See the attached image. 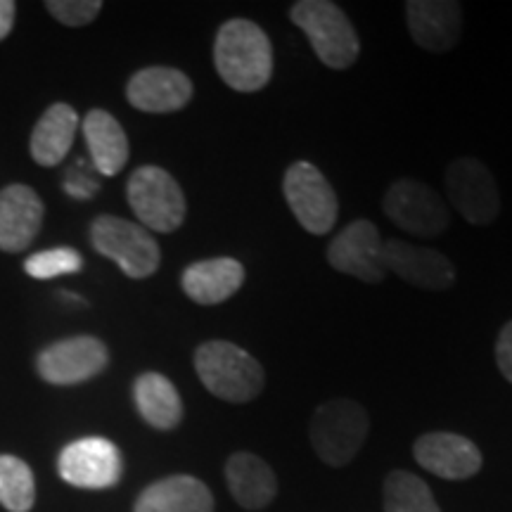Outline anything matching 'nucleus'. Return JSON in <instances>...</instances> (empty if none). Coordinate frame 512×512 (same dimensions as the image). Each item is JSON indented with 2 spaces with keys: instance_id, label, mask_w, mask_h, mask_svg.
Wrapping results in <instances>:
<instances>
[{
  "instance_id": "a878e982",
  "label": "nucleus",
  "mask_w": 512,
  "mask_h": 512,
  "mask_svg": "<svg viewBox=\"0 0 512 512\" xmlns=\"http://www.w3.org/2000/svg\"><path fill=\"white\" fill-rule=\"evenodd\" d=\"M81 266H83V259L76 249L57 247V249H46V252L29 256L27 264H24V271L36 280H50V278H57V275L81 271Z\"/></svg>"
},
{
  "instance_id": "1a4fd4ad",
  "label": "nucleus",
  "mask_w": 512,
  "mask_h": 512,
  "mask_svg": "<svg viewBox=\"0 0 512 512\" xmlns=\"http://www.w3.org/2000/svg\"><path fill=\"white\" fill-rule=\"evenodd\" d=\"M448 200L467 223L489 226L498 219L501 195L491 171L472 157H460L446 169Z\"/></svg>"
},
{
  "instance_id": "6ab92c4d",
  "label": "nucleus",
  "mask_w": 512,
  "mask_h": 512,
  "mask_svg": "<svg viewBox=\"0 0 512 512\" xmlns=\"http://www.w3.org/2000/svg\"><path fill=\"white\" fill-rule=\"evenodd\" d=\"M133 512H214V496L200 479L174 475L147 486Z\"/></svg>"
},
{
  "instance_id": "2eb2a0df",
  "label": "nucleus",
  "mask_w": 512,
  "mask_h": 512,
  "mask_svg": "<svg viewBox=\"0 0 512 512\" xmlns=\"http://www.w3.org/2000/svg\"><path fill=\"white\" fill-rule=\"evenodd\" d=\"M126 98L136 110L147 114L178 112L192 98V81L181 69L145 67L128 79Z\"/></svg>"
},
{
  "instance_id": "6e6552de",
  "label": "nucleus",
  "mask_w": 512,
  "mask_h": 512,
  "mask_svg": "<svg viewBox=\"0 0 512 512\" xmlns=\"http://www.w3.org/2000/svg\"><path fill=\"white\" fill-rule=\"evenodd\" d=\"M382 209L396 228L418 238H437L451 221L439 192L415 178H399L389 185V190L384 192Z\"/></svg>"
},
{
  "instance_id": "423d86ee",
  "label": "nucleus",
  "mask_w": 512,
  "mask_h": 512,
  "mask_svg": "<svg viewBox=\"0 0 512 512\" xmlns=\"http://www.w3.org/2000/svg\"><path fill=\"white\" fill-rule=\"evenodd\" d=\"M126 197L143 228L155 233H174L183 226L185 195L181 185L162 166H140L128 178Z\"/></svg>"
},
{
  "instance_id": "ddd939ff",
  "label": "nucleus",
  "mask_w": 512,
  "mask_h": 512,
  "mask_svg": "<svg viewBox=\"0 0 512 512\" xmlns=\"http://www.w3.org/2000/svg\"><path fill=\"white\" fill-rule=\"evenodd\" d=\"M384 266L420 290L444 292L456 283V268L446 254L403 240L384 242Z\"/></svg>"
},
{
  "instance_id": "c85d7f7f",
  "label": "nucleus",
  "mask_w": 512,
  "mask_h": 512,
  "mask_svg": "<svg viewBox=\"0 0 512 512\" xmlns=\"http://www.w3.org/2000/svg\"><path fill=\"white\" fill-rule=\"evenodd\" d=\"M67 192H69V195L79 197V200H86V197H91L93 192H98V183H93L91 178H86V176L69 174Z\"/></svg>"
},
{
  "instance_id": "bb28decb",
  "label": "nucleus",
  "mask_w": 512,
  "mask_h": 512,
  "mask_svg": "<svg viewBox=\"0 0 512 512\" xmlns=\"http://www.w3.org/2000/svg\"><path fill=\"white\" fill-rule=\"evenodd\" d=\"M46 10L64 27H86L100 15V0H48Z\"/></svg>"
},
{
  "instance_id": "c756f323",
  "label": "nucleus",
  "mask_w": 512,
  "mask_h": 512,
  "mask_svg": "<svg viewBox=\"0 0 512 512\" xmlns=\"http://www.w3.org/2000/svg\"><path fill=\"white\" fill-rule=\"evenodd\" d=\"M15 12L17 5L12 0H0V41L12 31V24H15Z\"/></svg>"
},
{
  "instance_id": "dca6fc26",
  "label": "nucleus",
  "mask_w": 512,
  "mask_h": 512,
  "mask_svg": "<svg viewBox=\"0 0 512 512\" xmlns=\"http://www.w3.org/2000/svg\"><path fill=\"white\" fill-rule=\"evenodd\" d=\"M413 456L427 472L441 479H467L482 470L475 441L453 432H430L415 441Z\"/></svg>"
},
{
  "instance_id": "5701e85b",
  "label": "nucleus",
  "mask_w": 512,
  "mask_h": 512,
  "mask_svg": "<svg viewBox=\"0 0 512 512\" xmlns=\"http://www.w3.org/2000/svg\"><path fill=\"white\" fill-rule=\"evenodd\" d=\"M138 413L155 430H174L183 420V401L174 382L162 373H143L133 384Z\"/></svg>"
},
{
  "instance_id": "f8f14e48",
  "label": "nucleus",
  "mask_w": 512,
  "mask_h": 512,
  "mask_svg": "<svg viewBox=\"0 0 512 512\" xmlns=\"http://www.w3.org/2000/svg\"><path fill=\"white\" fill-rule=\"evenodd\" d=\"M57 470L67 484L79 489H110L121 479V453L110 439L86 437L64 446Z\"/></svg>"
},
{
  "instance_id": "b1692460",
  "label": "nucleus",
  "mask_w": 512,
  "mask_h": 512,
  "mask_svg": "<svg viewBox=\"0 0 512 512\" xmlns=\"http://www.w3.org/2000/svg\"><path fill=\"white\" fill-rule=\"evenodd\" d=\"M384 512H441L430 486L413 472L394 470L384 482Z\"/></svg>"
},
{
  "instance_id": "4be33fe9",
  "label": "nucleus",
  "mask_w": 512,
  "mask_h": 512,
  "mask_svg": "<svg viewBox=\"0 0 512 512\" xmlns=\"http://www.w3.org/2000/svg\"><path fill=\"white\" fill-rule=\"evenodd\" d=\"M83 136L95 169L102 176H117L128 162V138L110 112L91 110L83 119Z\"/></svg>"
},
{
  "instance_id": "393cba45",
  "label": "nucleus",
  "mask_w": 512,
  "mask_h": 512,
  "mask_svg": "<svg viewBox=\"0 0 512 512\" xmlns=\"http://www.w3.org/2000/svg\"><path fill=\"white\" fill-rule=\"evenodd\" d=\"M36 501L31 467L17 456H0V505L10 512H29Z\"/></svg>"
},
{
  "instance_id": "20e7f679",
  "label": "nucleus",
  "mask_w": 512,
  "mask_h": 512,
  "mask_svg": "<svg viewBox=\"0 0 512 512\" xmlns=\"http://www.w3.org/2000/svg\"><path fill=\"white\" fill-rule=\"evenodd\" d=\"M368 430L370 420L361 403L332 399L316 408L309 425V437L323 463L342 467L351 463L366 444Z\"/></svg>"
},
{
  "instance_id": "39448f33",
  "label": "nucleus",
  "mask_w": 512,
  "mask_h": 512,
  "mask_svg": "<svg viewBox=\"0 0 512 512\" xmlns=\"http://www.w3.org/2000/svg\"><path fill=\"white\" fill-rule=\"evenodd\" d=\"M91 242L95 252L114 261L126 278L145 280L162 264V249L150 230L119 216H98L91 226Z\"/></svg>"
},
{
  "instance_id": "f257e3e1",
  "label": "nucleus",
  "mask_w": 512,
  "mask_h": 512,
  "mask_svg": "<svg viewBox=\"0 0 512 512\" xmlns=\"http://www.w3.org/2000/svg\"><path fill=\"white\" fill-rule=\"evenodd\" d=\"M216 72L238 93H256L273 79V46L249 19H228L214 41Z\"/></svg>"
},
{
  "instance_id": "f3484780",
  "label": "nucleus",
  "mask_w": 512,
  "mask_h": 512,
  "mask_svg": "<svg viewBox=\"0 0 512 512\" xmlns=\"http://www.w3.org/2000/svg\"><path fill=\"white\" fill-rule=\"evenodd\" d=\"M43 223V202L29 185L15 183L0 190V249L24 252Z\"/></svg>"
},
{
  "instance_id": "f03ea898",
  "label": "nucleus",
  "mask_w": 512,
  "mask_h": 512,
  "mask_svg": "<svg viewBox=\"0 0 512 512\" xmlns=\"http://www.w3.org/2000/svg\"><path fill=\"white\" fill-rule=\"evenodd\" d=\"M195 370L209 394L230 403H247L264 389L266 373L261 363L238 344L211 339L195 351Z\"/></svg>"
},
{
  "instance_id": "9d476101",
  "label": "nucleus",
  "mask_w": 512,
  "mask_h": 512,
  "mask_svg": "<svg viewBox=\"0 0 512 512\" xmlns=\"http://www.w3.org/2000/svg\"><path fill=\"white\" fill-rule=\"evenodd\" d=\"M110 363V351L98 337L79 335L60 339L38 354L36 370L48 384L72 387L93 380Z\"/></svg>"
},
{
  "instance_id": "7ed1b4c3",
  "label": "nucleus",
  "mask_w": 512,
  "mask_h": 512,
  "mask_svg": "<svg viewBox=\"0 0 512 512\" xmlns=\"http://www.w3.org/2000/svg\"><path fill=\"white\" fill-rule=\"evenodd\" d=\"M290 19L309 38L318 60L330 69H349L361 53L354 24L330 0H299L290 8Z\"/></svg>"
},
{
  "instance_id": "a211bd4d",
  "label": "nucleus",
  "mask_w": 512,
  "mask_h": 512,
  "mask_svg": "<svg viewBox=\"0 0 512 512\" xmlns=\"http://www.w3.org/2000/svg\"><path fill=\"white\" fill-rule=\"evenodd\" d=\"M181 283L195 304L216 306L240 290L245 283V266L230 256L195 261L183 271Z\"/></svg>"
},
{
  "instance_id": "cd10ccee",
  "label": "nucleus",
  "mask_w": 512,
  "mask_h": 512,
  "mask_svg": "<svg viewBox=\"0 0 512 512\" xmlns=\"http://www.w3.org/2000/svg\"><path fill=\"white\" fill-rule=\"evenodd\" d=\"M496 363L505 380L512 382V320L501 330V335H498Z\"/></svg>"
},
{
  "instance_id": "4468645a",
  "label": "nucleus",
  "mask_w": 512,
  "mask_h": 512,
  "mask_svg": "<svg viewBox=\"0 0 512 512\" xmlns=\"http://www.w3.org/2000/svg\"><path fill=\"white\" fill-rule=\"evenodd\" d=\"M408 31L427 53H448L463 36V8L453 0H408Z\"/></svg>"
},
{
  "instance_id": "0eeeda50",
  "label": "nucleus",
  "mask_w": 512,
  "mask_h": 512,
  "mask_svg": "<svg viewBox=\"0 0 512 512\" xmlns=\"http://www.w3.org/2000/svg\"><path fill=\"white\" fill-rule=\"evenodd\" d=\"M283 195L306 233L328 235L335 228L339 216L337 195L316 164L294 162L285 171Z\"/></svg>"
},
{
  "instance_id": "412c9836",
  "label": "nucleus",
  "mask_w": 512,
  "mask_h": 512,
  "mask_svg": "<svg viewBox=\"0 0 512 512\" xmlns=\"http://www.w3.org/2000/svg\"><path fill=\"white\" fill-rule=\"evenodd\" d=\"M79 114L67 102L50 105L31 133V157L41 166H57L72 150Z\"/></svg>"
},
{
  "instance_id": "aec40b11",
  "label": "nucleus",
  "mask_w": 512,
  "mask_h": 512,
  "mask_svg": "<svg viewBox=\"0 0 512 512\" xmlns=\"http://www.w3.org/2000/svg\"><path fill=\"white\" fill-rule=\"evenodd\" d=\"M230 494L245 510H264L278 494V479L266 460L254 453H233L226 463Z\"/></svg>"
},
{
  "instance_id": "9b49d317",
  "label": "nucleus",
  "mask_w": 512,
  "mask_h": 512,
  "mask_svg": "<svg viewBox=\"0 0 512 512\" xmlns=\"http://www.w3.org/2000/svg\"><path fill=\"white\" fill-rule=\"evenodd\" d=\"M384 242L380 230L373 221L358 219L349 223L328 247L330 266L339 273H347L351 278L375 285L382 283L387 275L384 266Z\"/></svg>"
}]
</instances>
